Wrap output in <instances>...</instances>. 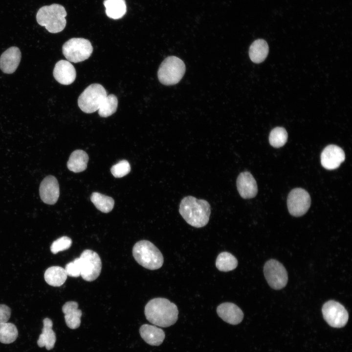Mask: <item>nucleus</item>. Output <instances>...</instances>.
Returning a JSON list of instances; mask_svg holds the SVG:
<instances>
[{
	"label": "nucleus",
	"mask_w": 352,
	"mask_h": 352,
	"mask_svg": "<svg viewBox=\"0 0 352 352\" xmlns=\"http://www.w3.org/2000/svg\"><path fill=\"white\" fill-rule=\"evenodd\" d=\"M179 212L188 224L195 227L201 228L209 221L211 206L204 199H198L189 196L181 200Z\"/></svg>",
	"instance_id": "f03ea898"
},
{
	"label": "nucleus",
	"mask_w": 352,
	"mask_h": 352,
	"mask_svg": "<svg viewBox=\"0 0 352 352\" xmlns=\"http://www.w3.org/2000/svg\"><path fill=\"white\" fill-rule=\"evenodd\" d=\"M131 171V166L128 161L122 160L113 165L110 171L112 175L115 177L119 178L125 176Z\"/></svg>",
	"instance_id": "c756f323"
},
{
	"label": "nucleus",
	"mask_w": 352,
	"mask_h": 352,
	"mask_svg": "<svg viewBox=\"0 0 352 352\" xmlns=\"http://www.w3.org/2000/svg\"><path fill=\"white\" fill-rule=\"evenodd\" d=\"M268 51V45L266 41L258 39L253 42L249 47V57L254 63H260L265 60Z\"/></svg>",
	"instance_id": "5701e85b"
},
{
	"label": "nucleus",
	"mask_w": 352,
	"mask_h": 352,
	"mask_svg": "<svg viewBox=\"0 0 352 352\" xmlns=\"http://www.w3.org/2000/svg\"><path fill=\"white\" fill-rule=\"evenodd\" d=\"M67 275L72 277H78L81 275V264L79 258L67 264L65 267Z\"/></svg>",
	"instance_id": "2f4dec72"
},
{
	"label": "nucleus",
	"mask_w": 352,
	"mask_h": 352,
	"mask_svg": "<svg viewBox=\"0 0 352 352\" xmlns=\"http://www.w3.org/2000/svg\"><path fill=\"white\" fill-rule=\"evenodd\" d=\"M53 74L57 82L65 85L72 84L76 76L74 66L70 62L64 60H61L56 64Z\"/></svg>",
	"instance_id": "2eb2a0df"
},
{
	"label": "nucleus",
	"mask_w": 352,
	"mask_h": 352,
	"mask_svg": "<svg viewBox=\"0 0 352 352\" xmlns=\"http://www.w3.org/2000/svg\"><path fill=\"white\" fill-rule=\"evenodd\" d=\"M81 276L85 281L91 282L99 276L102 269V262L99 255L95 252L86 249L80 257Z\"/></svg>",
	"instance_id": "6e6552de"
},
{
	"label": "nucleus",
	"mask_w": 352,
	"mask_h": 352,
	"mask_svg": "<svg viewBox=\"0 0 352 352\" xmlns=\"http://www.w3.org/2000/svg\"><path fill=\"white\" fill-rule=\"evenodd\" d=\"M72 244L71 239L67 236H63L54 241L50 246L51 252L54 254L68 249Z\"/></svg>",
	"instance_id": "7c9ffc66"
},
{
	"label": "nucleus",
	"mask_w": 352,
	"mask_h": 352,
	"mask_svg": "<svg viewBox=\"0 0 352 352\" xmlns=\"http://www.w3.org/2000/svg\"><path fill=\"white\" fill-rule=\"evenodd\" d=\"M107 95L106 90L99 84L88 86L80 94L78 105L83 112L91 113L98 110L103 100Z\"/></svg>",
	"instance_id": "423d86ee"
},
{
	"label": "nucleus",
	"mask_w": 352,
	"mask_h": 352,
	"mask_svg": "<svg viewBox=\"0 0 352 352\" xmlns=\"http://www.w3.org/2000/svg\"><path fill=\"white\" fill-rule=\"evenodd\" d=\"M142 338L148 344L152 346H159L162 344L165 338V332L160 328L155 326L144 324L139 329Z\"/></svg>",
	"instance_id": "a211bd4d"
},
{
	"label": "nucleus",
	"mask_w": 352,
	"mask_h": 352,
	"mask_svg": "<svg viewBox=\"0 0 352 352\" xmlns=\"http://www.w3.org/2000/svg\"><path fill=\"white\" fill-rule=\"evenodd\" d=\"M144 312L150 323L161 327H170L178 319V310L176 305L164 298L150 300L145 307Z\"/></svg>",
	"instance_id": "f257e3e1"
},
{
	"label": "nucleus",
	"mask_w": 352,
	"mask_h": 352,
	"mask_svg": "<svg viewBox=\"0 0 352 352\" xmlns=\"http://www.w3.org/2000/svg\"><path fill=\"white\" fill-rule=\"evenodd\" d=\"M219 316L224 321L231 325H237L243 319V313L241 309L235 304L223 303L217 308Z\"/></svg>",
	"instance_id": "dca6fc26"
},
{
	"label": "nucleus",
	"mask_w": 352,
	"mask_h": 352,
	"mask_svg": "<svg viewBox=\"0 0 352 352\" xmlns=\"http://www.w3.org/2000/svg\"><path fill=\"white\" fill-rule=\"evenodd\" d=\"M104 5L106 14L111 19L116 20L122 18L126 13L125 0H105Z\"/></svg>",
	"instance_id": "b1692460"
},
{
	"label": "nucleus",
	"mask_w": 352,
	"mask_h": 352,
	"mask_svg": "<svg viewBox=\"0 0 352 352\" xmlns=\"http://www.w3.org/2000/svg\"><path fill=\"white\" fill-rule=\"evenodd\" d=\"M21 58L19 48L10 47L2 53L0 57V68L5 73L11 74L17 68Z\"/></svg>",
	"instance_id": "f3484780"
},
{
	"label": "nucleus",
	"mask_w": 352,
	"mask_h": 352,
	"mask_svg": "<svg viewBox=\"0 0 352 352\" xmlns=\"http://www.w3.org/2000/svg\"><path fill=\"white\" fill-rule=\"evenodd\" d=\"M18 335L16 326L11 323L0 324V342L3 344H10L14 342Z\"/></svg>",
	"instance_id": "cd10ccee"
},
{
	"label": "nucleus",
	"mask_w": 352,
	"mask_h": 352,
	"mask_svg": "<svg viewBox=\"0 0 352 352\" xmlns=\"http://www.w3.org/2000/svg\"><path fill=\"white\" fill-rule=\"evenodd\" d=\"M66 15L64 6L59 4H52L40 8L37 12L36 20L38 23L44 26L48 32L57 33L65 28Z\"/></svg>",
	"instance_id": "7ed1b4c3"
},
{
	"label": "nucleus",
	"mask_w": 352,
	"mask_h": 352,
	"mask_svg": "<svg viewBox=\"0 0 352 352\" xmlns=\"http://www.w3.org/2000/svg\"><path fill=\"white\" fill-rule=\"evenodd\" d=\"M39 194L44 203L50 205L56 203L60 195L59 185L56 178L51 175L45 177L40 185Z\"/></svg>",
	"instance_id": "f8f14e48"
},
{
	"label": "nucleus",
	"mask_w": 352,
	"mask_h": 352,
	"mask_svg": "<svg viewBox=\"0 0 352 352\" xmlns=\"http://www.w3.org/2000/svg\"><path fill=\"white\" fill-rule=\"evenodd\" d=\"M132 255L135 261L147 269H157L163 264V257L160 250L147 240L140 241L134 245Z\"/></svg>",
	"instance_id": "20e7f679"
},
{
	"label": "nucleus",
	"mask_w": 352,
	"mask_h": 352,
	"mask_svg": "<svg viewBox=\"0 0 352 352\" xmlns=\"http://www.w3.org/2000/svg\"><path fill=\"white\" fill-rule=\"evenodd\" d=\"M62 50L68 61L76 63L88 59L92 52L93 47L87 39L73 38L64 44Z\"/></svg>",
	"instance_id": "0eeeda50"
},
{
	"label": "nucleus",
	"mask_w": 352,
	"mask_h": 352,
	"mask_svg": "<svg viewBox=\"0 0 352 352\" xmlns=\"http://www.w3.org/2000/svg\"><path fill=\"white\" fill-rule=\"evenodd\" d=\"M88 160V154L81 150H76L70 154L67 163L68 169L74 173H79L86 170Z\"/></svg>",
	"instance_id": "412c9836"
},
{
	"label": "nucleus",
	"mask_w": 352,
	"mask_h": 352,
	"mask_svg": "<svg viewBox=\"0 0 352 352\" xmlns=\"http://www.w3.org/2000/svg\"><path fill=\"white\" fill-rule=\"evenodd\" d=\"M238 265V260L232 254L228 252L220 253L216 261V267L220 271L233 270Z\"/></svg>",
	"instance_id": "393cba45"
},
{
	"label": "nucleus",
	"mask_w": 352,
	"mask_h": 352,
	"mask_svg": "<svg viewBox=\"0 0 352 352\" xmlns=\"http://www.w3.org/2000/svg\"><path fill=\"white\" fill-rule=\"evenodd\" d=\"M322 311L324 319L332 327H343L348 322V311L338 302L330 300L326 302L323 306Z\"/></svg>",
	"instance_id": "9d476101"
},
{
	"label": "nucleus",
	"mask_w": 352,
	"mask_h": 352,
	"mask_svg": "<svg viewBox=\"0 0 352 352\" xmlns=\"http://www.w3.org/2000/svg\"><path fill=\"white\" fill-rule=\"evenodd\" d=\"M345 158L343 150L335 145L326 147L321 154L322 166L328 170H334L339 167Z\"/></svg>",
	"instance_id": "ddd939ff"
},
{
	"label": "nucleus",
	"mask_w": 352,
	"mask_h": 352,
	"mask_svg": "<svg viewBox=\"0 0 352 352\" xmlns=\"http://www.w3.org/2000/svg\"><path fill=\"white\" fill-rule=\"evenodd\" d=\"M90 199L96 208L103 213H107L111 211L114 204V201L112 198L97 192L91 194Z\"/></svg>",
	"instance_id": "a878e982"
},
{
	"label": "nucleus",
	"mask_w": 352,
	"mask_h": 352,
	"mask_svg": "<svg viewBox=\"0 0 352 352\" xmlns=\"http://www.w3.org/2000/svg\"><path fill=\"white\" fill-rule=\"evenodd\" d=\"M43 324L37 344L40 348L45 347L47 350H50L54 348L56 340L55 333L52 330L53 322L50 319L45 318L43 320Z\"/></svg>",
	"instance_id": "aec40b11"
},
{
	"label": "nucleus",
	"mask_w": 352,
	"mask_h": 352,
	"mask_svg": "<svg viewBox=\"0 0 352 352\" xmlns=\"http://www.w3.org/2000/svg\"><path fill=\"white\" fill-rule=\"evenodd\" d=\"M185 71V64L180 59L176 56H169L161 64L158 70L157 76L162 84L173 85L180 81Z\"/></svg>",
	"instance_id": "39448f33"
},
{
	"label": "nucleus",
	"mask_w": 352,
	"mask_h": 352,
	"mask_svg": "<svg viewBox=\"0 0 352 352\" xmlns=\"http://www.w3.org/2000/svg\"><path fill=\"white\" fill-rule=\"evenodd\" d=\"M266 280L270 286L274 289L284 288L288 281L286 270L284 265L276 260L267 261L264 267Z\"/></svg>",
	"instance_id": "1a4fd4ad"
},
{
	"label": "nucleus",
	"mask_w": 352,
	"mask_h": 352,
	"mask_svg": "<svg viewBox=\"0 0 352 352\" xmlns=\"http://www.w3.org/2000/svg\"><path fill=\"white\" fill-rule=\"evenodd\" d=\"M65 268L59 266H52L45 271L44 278L45 282L53 286H60L67 279Z\"/></svg>",
	"instance_id": "4be33fe9"
},
{
	"label": "nucleus",
	"mask_w": 352,
	"mask_h": 352,
	"mask_svg": "<svg viewBox=\"0 0 352 352\" xmlns=\"http://www.w3.org/2000/svg\"><path fill=\"white\" fill-rule=\"evenodd\" d=\"M311 199L308 192L304 189L297 188L289 193L287 205L289 213L294 217H300L308 211Z\"/></svg>",
	"instance_id": "9b49d317"
},
{
	"label": "nucleus",
	"mask_w": 352,
	"mask_h": 352,
	"mask_svg": "<svg viewBox=\"0 0 352 352\" xmlns=\"http://www.w3.org/2000/svg\"><path fill=\"white\" fill-rule=\"evenodd\" d=\"M78 307V304L75 301L67 302L62 307L67 327L71 329L78 328L81 324L82 312Z\"/></svg>",
	"instance_id": "6ab92c4d"
},
{
	"label": "nucleus",
	"mask_w": 352,
	"mask_h": 352,
	"mask_svg": "<svg viewBox=\"0 0 352 352\" xmlns=\"http://www.w3.org/2000/svg\"><path fill=\"white\" fill-rule=\"evenodd\" d=\"M287 137V133L285 129L280 127L275 128L269 134V143L274 148L281 147L286 142Z\"/></svg>",
	"instance_id": "c85d7f7f"
},
{
	"label": "nucleus",
	"mask_w": 352,
	"mask_h": 352,
	"mask_svg": "<svg viewBox=\"0 0 352 352\" xmlns=\"http://www.w3.org/2000/svg\"><path fill=\"white\" fill-rule=\"evenodd\" d=\"M118 106V100L114 94L107 95L101 102L98 109V114L102 117H107L113 114Z\"/></svg>",
	"instance_id": "bb28decb"
},
{
	"label": "nucleus",
	"mask_w": 352,
	"mask_h": 352,
	"mask_svg": "<svg viewBox=\"0 0 352 352\" xmlns=\"http://www.w3.org/2000/svg\"><path fill=\"white\" fill-rule=\"evenodd\" d=\"M11 309L7 306L0 304V324L7 322L11 316Z\"/></svg>",
	"instance_id": "473e14b6"
},
{
	"label": "nucleus",
	"mask_w": 352,
	"mask_h": 352,
	"mask_svg": "<svg viewBox=\"0 0 352 352\" xmlns=\"http://www.w3.org/2000/svg\"><path fill=\"white\" fill-rule=\"evenodd\" d=\"M236 185L240 195L243 198H254L257 194V182L252 174L248 171L242 172L239 175Z\"/></svg>",
	"instance_id": "4468645a"
}]
</instances>
